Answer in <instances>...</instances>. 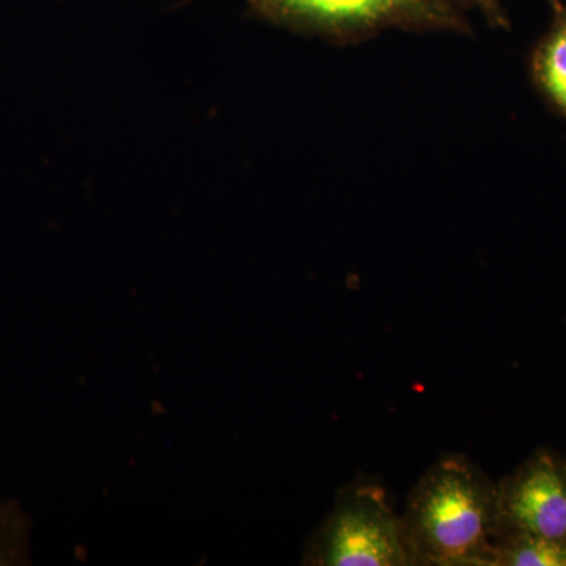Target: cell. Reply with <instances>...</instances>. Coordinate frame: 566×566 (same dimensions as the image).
I'll use <instances>...</instances> for the list:
<instances>
[{
  "label": "cell",
  "mask_w": 566,
  "mask_h": 566,
  "mask_svg": "<svg viewBox=\"0 0 566 566\" xmlns=\"http://www.w3.org/2000/svg\"><path fill=\"white\" fill-rule=\"evenodd\" d=\"M403 524L412 565L493 566L497 483L469 458H441L412 488Z\"/></svg>",
  "instance_id": "6da1fadb"
},
{
  "label": "cell",
  "mask_w": 566,
  "mask_h": 566,
  "mask_svg": "<svg viewBox=\"0 0 566 566\" xmlns=\"http://www.w3.org/2000/svg\"><path fill=\"white\" fill-rule=\"evenodd\" d=\"M316 566L412 565L403 517L378 485H353L338 494L331 515L305 549Z\"/></svg>",
  "instance_id": "7a4b0ae2"
},
{
  "label": "cell",
  "mask_w": 566,
  "mask_h": 566,
  "mask_svg": "<svg viewBox=\"0 0 566 566\" xmlns=\"http://www.w3.org/2000/svg\"><path fill=\"white\" fill-rule=\"evenodd\" d=\"M268 20L335 36L387 28L464 31L447 0H244Z\"/></svg>",
  "instance_id": "3957f363"
},
{
  "label": "cell",
  "mask_w": 566,
  "mask_h": 566,
  "mask_svg": "<svg viewBox=\"0 0 566 566\" xmlns=\"http://www.w3.org/2000/svg\"><path fill=\"white\" fill-rule=\"evenodd\" d=\"M499 532L566 542V461L538 449L497 483Z\"/></svg>",
  "instance_id": "277c9868"
},
{
  "label": "cell",
  "mask_w": 566,
  "mask_h": 566,
  "mask_svg": "<svg viewBox=\"0 0 566 566\" xmlns=\"http://www.w3.org/2000/svg\"><path fill=\"white\" fill-rule=\"evenodd\" d=\"M534 76L558 109L566 115V13L539 44L534 59Z\"/></svg>",
  "instance_id": "5b68a950"
},
{
  "label": "cell",
  "mask_w": 566,
  "mask_h": 566,
  "mask_svg": "<svg viewBox=\"0 0 566 566\" xmlns=\"http://www.w3.org/2000/svg\"><path fill=\"white\" fill-rule=\"evenodd\" d=\"M493 566H566V542L527 535L497 536Z\"/></svg>",
  "instance_id": "8992f818"
},
{
  "label": "cell",
  "mask_w": 566,
  "mask_h": 566,
  "mask_svg": "<svg viewBox=\"0 0 566 566\" xmlns=\"http://www.w3.org/2000/svg\"><path fill=\"white\" fill-rule=\"evenodd\" d=\"M31 527L17 501L0 499V566L31 564Z\"/></svg>",
  "instance_id": "52a82bcc"
},
{
  "label": "cell",
  "mask_w": 566,
  "mask_h": 566,
  "mask_svg": "<svg viewBox=\"0 0 566 566\" xmlns=\"http://www.w3.org/2000/svg\"><path fill=\"white\" fill-rule=\"evenodd\" d=\"M564 458H565V461H566V457H564Z\"/></svg>",
  "instance_id": "ba28073f"
}]
</instances>
